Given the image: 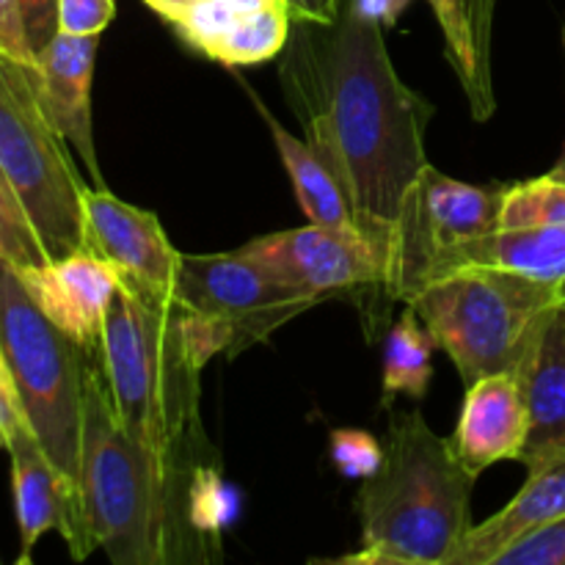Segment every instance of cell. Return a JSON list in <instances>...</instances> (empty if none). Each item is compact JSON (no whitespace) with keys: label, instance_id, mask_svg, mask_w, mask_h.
I'll list each match as a JSON object with an SVG mask.
<instances>
[{"label":"cell","instance_id":"cb8c5ba5","mask_svg":"<svg viewBox=\"0 0 565 565\" xmlns=\"http://www.w3.org/2000/svg\"><path fill=\"white\" fill-rule=\"evenodd\" d=\"M0 259H9L20 270L47 263V254H44L25 210L9 191L3 177H0Z\"/></svg>","mask_w":565,"mask_h":565},{"label":"cell","instance_id":"83f0119b","mask_svg":"<svg viewBox=\"0 0 565 565\" xmlns=\"http://www.w3.org/2000/svg\"><path fill=\"white\" fill-rule=\"evenodd\" d=\"M33 58L58 36V0H17Z\"/></svg>","mask_w":565,"mask_h":565},{"label":"cell","instance_id":"9a60e30c","mask_svg":"<svg viewBox=\"0 0 565 565\" xmlns=\"http://www.w3.org/2000/svg\"><path fill=\"white\" fill-rule=\"evenodd\" d=\"M527 403L516 370L491 373L467 386L450 447L461 467L480 478L500 461H519L527 445Z\"/></svg>","mask_w":565,"mask_h":565},{"label":"cell","instance_id":"4fadbf2b","mask_svg":"<svg viewBox=\"0 0 565 565\" xmlns=\"http://www.w3.org/2000/svg\"><path fill=\"white\" fill-rule=\"evenodd\" d=\"M11 456V489H14L17 527H20V557L17 563L28 565L33 546L44 533L58 530L64 535L70 555L86 561L92 555L86 530H83L81 505L66 483L64 475L55 469L44 447L33 436L31 425L22 423L6 445Z\"/></svg>","mask_w":565,"mask_h":565},{"label":"cell","instance_id":"f546056e","mask_svg":"<svg viewBox=\"0 0 565 565\" xmlns=\"http://www.w3.org/2000/svg\"><path fill=\"white\" fill-rule=\"evenodd\" d=\"M22 423H25V414H22L14 384H11L3 359H0V447L9 445L11 434H14Z\"/></svg>","mask_w":565,"mask_h":565},{"label":"cell","instance_id":"ac0fdd59","mask_svg":"<svg viewBox=\"0 0 565 565\" xmlns=\"http://www.w3.org/2000/svg\"><path fill=\"white\" fill-rule=\"evenodd\" d=\"M563 516L565 456H557L539 467H530L522 491L500 513L469 530L452 565H494L502 552Z\"/></svg>","mask_w":565,"mask_h":565},{"label":"cell","instance_id":"4316f807","mask_svg":"<svg viewBox=\"0 0 565 565\" xmlns=\"http://www.w3.org/2000/svg\"><path fill=\"white\" fill-rule=\"evenodd\" d=\"M114 0H58V31L72 36H99L114 22Z\"/></svg>","mask_w":565,"mask_h":565},{"label":"cell","instance_id":"1f68e13d","mask_svg":"<svg viewBox=\"0 0 565 565\" xmlns=\"http://www.w3.org/2000/svg\"><path fill=\"white\" fill-rule=\"evenodd\" d=\"M296 22H334L340 0H287Z\"/></svg>","mask_w":565,"mask_h":565},{"label":"cell","instance_id":"603a6c76","mask_svg":"<svg viewBox=\"0 0 565 565\" xmlns=\"http://www.w3.org/2000/svg\"><path fill=\"white\" fill-rule=\"evenodd\" d=\"M530 226H565L563 177L550 171L535 180L502 188L497 230H530Z\"/></svg>","mask_w":565,"mask_h":565},{"label":"cell","instance_id":"ffe728a7","mask_svg":"<svg viewBox=\"0 0 565 565\" xmlns=\"http://www.w3.org/2000/svg\"><path fill=\"white\" fill-rule=\"evenodd\" d=\"M445 33V50L472 105L475 119L494 114L491 86V3L494 0H428Z\"/></svg>","mask_w":565,"mask_h":565},{"label":"cell","instance_id":"836d02e7","mask_svg":"<svg viewBox=\"0 0 565 565\" xmlns=\"http://www.w3.org/2000/svg\"><path fill=\"white\" fill-rule=\"evenodd\" d=\"M563 42H565V33H563ZM552 174L563 177V180H565V152H563V158L555 163V169H552Z\"/></svg>","mask_w":565,"mask_h":565},{"label":"cell","instance_id":"3957f363","mask_svg":"<svg viewBox=\"0 0 565 565\" xmlns=\"http://www.w3.org/2000/svg\"><path fill=\"white\" fill-rule=\"evenodd\" d=\"M475 480L423 414H392L384 461L356 497L362 550L337 563L452 565L475 527Z\"/></svg>","mask_w":565,"mask_h":565},{"label":"cell","instance_id":"d4e9b609","mask_svg":"<svg viewBox=\"0 0 565 565\" xmlns=\"http://www.w3.org/2000/svg\"><path fill=\"white\" fill-rule=\"evenodd\" d=\"M331 456L345 478L367 480L384 461V447L367 430H334Z\"/></svg>","mask_w":565,"mask_h":565},{"label":"cell","instance_id":"44dd1931","mask_svg":"<svg viewBox=\"0 0 565 565\" xmlns=\"http://www.w3.org/2000/svg\"><path fill=\"white\" fill-rule=\"evenodd\" d=\"M263 119L268 121V130L274 136L276 152H279L281 163H285L287 174L292 180V191H296L298 204H301L303 215L312 224L323 226H340V230H353L356 218H353L351 202H348L345 191L337 182L334 171L329 169L318 149L307 141V138H296L290 130H285L279 119L270 114L265 105H257ZM359 230V226H356Z\"/></svg>","mask_w":565,"mask_h":565},{"label":"cell","instance_id":"7c38bea8","mask_svg":"<svg viewBox=\"0 0 565 565\" xmlns=\"http://www.w3.org/2000/svg\"><path fill=\"white\" fill-rule=\"evenodd\" d=\"M292 22L287 0H191L171 25L210 61L254 66L285 53Z\"/></svg>","mask_w":565,"mask_h":565},{"label":"cell","instance_id":"277c9868","mask_svg":"<svg viewBox=\"0 0 565 565\" xmlns=\"http://www.w3.org/2000/svg\"><path fill=\"white\" fill-rule=\"evenodd\" d=\"M81 508L88 544L114 565H166L188 557L191 522L116 419L94 348L86 351L83 373Z\"/></svg>","mask_w":565,"mask_h":565},{"label":"cell","instance_id":"4dcf8cb0","mask_svg":"<svg viewBox=\"0 0 565 565\" xmlns=\"http://www.w3.org/2000/svg\"><path fill=\"white\" fill-rule=\"evenodd\" d=\"M342 6L359 14L362 20L375 22V25L386 28V25H395L401 20V14L406 11V6L412 0H340Z\"/></svg>","mask_w":565,"mask_h":565},{"label":"cell","instance_id":"8fae6325","mask_svg":"<svg viewBox=\"0 0 565 565\" xmlns=\"http://www.w3.org/2000/svg\"><path fill=\"white\" fill-rule=\"evenodd\" d=\"M83 232V252L103 257L130 285L171 296L182 254L171 246L158 215L121 202L108 188H86Z\"/></svg>","mask_w":565,"mask_h":565},{"label":"cell","instance_id":"484cf974","mask_svg":"<svg viewBox=\"0 0 565 565\" xmlns=\"http://www.w3.org/2000/svg\"><path fill=\"white\" fill-rule=\"evenodd\" d=\"M494 565H565V516L513 544Z\"/></svg>","mask_w":565,"mask_h":565},{"label":"cell","instance_id":"d6986e66","mask_svg":"<svg viewBox=\"0 0 565 565\" xmlns=\"http://www.w3.org/2000/svg\"><path fill=\"white\" fill-rule=\"evenodd\" d=\"M463 268H494L519 274L550 287L565 303V226H530V230H497L480 241L458 248L439 276ZM430 285V281H428Z\"/></svg>","mask_w":565,"mask_h":565},{"label":"cell","instance_id":"30bf717a","mask_svg":"<svg viewBox=\"0 0 565 565\" xmlns=\"http://www.w3.org/2000/svg\"><path fill=\"white\" fill-rule=\"evenodd\" d=\"M237 252L257 259L279 279L323 298L356 287H384V246L356 226L340 230L309 221L298 230L257 237Z\"/></svg>","mask_w":565,"mask_h":565},{"label":"cell","instance_id":"2e32d148","mask_svg":"<svg viewBox=\"0 0 565 565\" xmlns=\"http://www.w3.org/2000/svg\"><path fill=\"white\" fill-rule=\"evenodd\" d=\"M97 47L99 36H72L58 31V36L36 55V83L47 119L81 154L94 188H105L92 127V77Z\"/></svg>","mask_w":565,"mask_h":565},{"label":"cell","instance_id":"d6a6232c","mask_svg":"<svg viewBox=\"0 0 565 565\" xmlns=\"http://www.w3.org/2000/svg\"><path fill=\"white\" fill-rule=\"evenodd\" d=\"M143 3H147L154 14L163 17L166 22H171L188 3H191V0H143Z\"/></svg>","mask_w":565,"mask_h":565},{"label":"cell","instance_id":"6da1fadb","mask_svg":"<svg viewBox=\"0 0 565 565\" xmlns=\"http://www.w3.org/2000/svg\"><path fill=\"white\" fill-rule=\"evenodd\" d=\"M281 88L303 136L334 171L356 226L384 246L408 188L428 166L434 105L397 75L384 28L340 3L334 22H296Z\"/></svg>","mask_w":565,"mask_h":565},{"label":"cell","instance_id":"e0dca14e","mask_svg":"<svg viewBox=\"0 0 565 565\" xmlns=\"http://www.w3.org/2000/svg\"><path fill=\"white\" fill-rule=\"evenodd\" d=\"M516 373L530 417L519 461L530 469L565 456V309L546 320Z\"/></svg>","mask_w":565,"mask_h":565},{"label":"cell","instance_id":"ba28073f","mask_svg":"<svg viewBox=\"0 0 565 565\" xmlns=\"http://www.w3.org/2000/svg\"><path fill=\"white\" fill-rule=\"evenodd\" d=\"M171 298L207 359H235L323 301L241 252L182 254Z\"/></svg>","mask_w":565,"mask_h":565},{"label":"cell","instance_id":"5b68a950","mask_svg":"<svg viewBox=\"0 0 565 565\" xmlns=\"http://www.w3.org/2000/svg\"><path fill=\"white\" fill-rule=\"evenodd\" d=\"M467 386L519 370L546 320L565 309L550 287L494 268L439 276L406 301Z\"/></svg>","mask_w":565,"mask_h":565},{"label":"cell","instance_id":"f1b7e54d","mask_svg":"<svg viewBox=\"0 0 565 565\" xmlns=\"http://www.w3.org/2000/svg\"><path fill=\"white\" fill-rule=\"evenodd\" d=\"M0 53L11 55L25 64H36L31 47H28L25 31H22V17L17 0H0Z\"/></svg>","mask_w":565,"mask_h":565},{"label":"cell","instance_id":"52a82bcc","mask_svg":"<svg viewBox=\"0 0 565 565\" xmlns=\"http://www.w3.org/2000/svg\"><path fill=\"white\" fill-rule=\"evenodd\" d=\"M0 177L25 210L47 259L83 252V193L64 136L39 99L36 64L0 53Z\"/></svg>","mask_w":565,"mask_h":565},{"label":"cell","instance_id":"5bb4252c","mask_svg":"<svg viewBox=\"0 0 565 565\" xmlns=\"http://www.w3.org/2000/svg\"><path fill=\"white\" fill-rule=\"evenodd\" d=\"M20 276L55 329L86 351L97 345L108 309L121 287V274L114 265L92 252H75L20 270Z\"/></svg>","mask_w":565,"mask_h":565},{"label":"cell","instance_id":"7402d4cb","mask_svg":"<svg viewBox=\"0 0 565 565\" xmlns=\"http://www.w3.org/2000/svg\"><path fill=\"white\" fill-rule=\"evenodd\" d=\"M436 342L417 318L412 307L397 318V323L386 331L384 342V397L381 406L392 408V403L401 395L412 401H423L428 392L430 375H434V353Z\"/></svg>","mask_w":565,"mask_h":565},{"label":"cell","instance_id":"9c48e42d","mask_svg":"<svg viewBox=\"0 0 565 565\" xmlns=\"http://www.w3.org/2000/svg\"><path fill=\"white\" fill-rule=\"evenodd\" d=\"M502 188L469 185L425 166L384 241V296L406 303L467 243L500 226Z\"/></svg>","mask_w":565,"mask_h":565},{"label":"cell","instance_id":"8992f818","mask_svg":"<svg viewBox=\"0 0 565 565\" xmlns=\"http://www.w3.org/2000/svg\"><path fill=\"white\" fill-rule=\"evenodd\" d=\"M0 359L14 384L25 423L55 469L72 486L81 505L86 348L75 345L64 331L50 323L9 259H0Z\"/></svg>","mask_w":565,"mask_h":565},{"label":"cell","instance_id":"7a4b0ae2","mask_svg":"<svg viewBox=\"0 0 565 565\" xmlns=\"http://www.w3.org/2000/svg\"><path fill=\"white\" fill-rule=\"evenodd\" d=\"M94 353L116 419L193 527V491L213 472L199 412V379L210 359L193 342L180 303L121 279Z\"/></svg>","mask_w":565,"mask_h":565}]
</instances>
